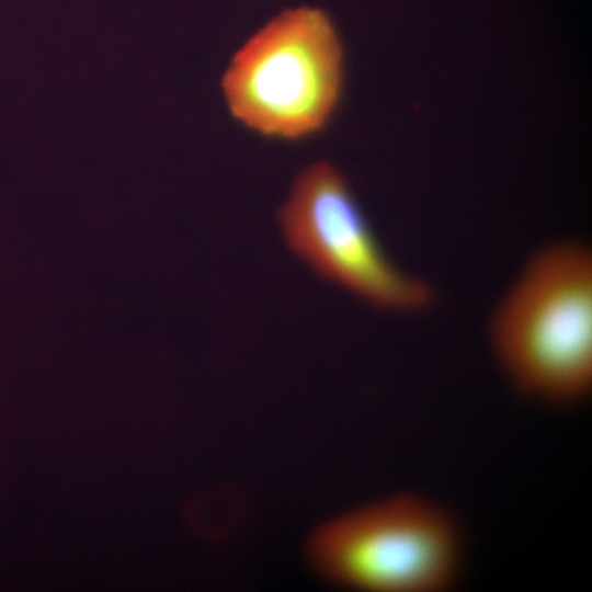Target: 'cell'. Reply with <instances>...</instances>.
Masks as SVG:
<instances>
[{
	"mask_svg": "<svg viewBox=\"0 0 592 592\" xmlns=\"http://www.w3.org/2000/svg\"><path fill=\"white\" fill-rule=\"evenodd\" d=\"M277 220L287 247L321 277L392 314L426 311L435 291L388 257L342 173L319 160L296 177Z\"/></svg>",
	"mask_w": 592,
	"mask_h": 592,
	"instance_id": "obj_4",
	"label": "cell"
},
{
	"mask_svg": "<svg viewBox=\"0 0 592 592\" xmlns=\"http://www.w3.org/2000/svg\"><path fill=\"white\" fill-rule=\"evenodd\" d=\"M463 553L454 516L413 492L394 493L316 526L305 557L325 581L363 592H443Z\"/></svg>",
	"mask_w": 592,
	"mask_h": 592,
	"instance_id": "obj_2",
	"label": "cell"
},
{
	"mask_svg": "<svg viewBox=\"0 0 592 592\" xmlns=\"http://www.w3.org/2000/svg\"><path fill=\"white\" fill-rule=\"evenodd\" d=\"M342 80L343 53L331 20L319 9L299 7L273 18L237 49L221 87L242 126L295 141L328 124Z\"/></svg>",
	"mask_w": 592,
	"mask_h": 592,
	"instance_id": "obj_3",
	"label": "cell"
},
{
	"mask_svg": "<svg viewBox=\"0 0 592 592\" xmlns=\"http://www.w3.org/2000/svg\"><path fill=\"white\" fill-rule=\"evenodd\" d=\"M494 358L523 395L577 403L592 389V252L565 240L537 250L490 321Z\"/></svg>",
	"mask_w": 592,
	"mask_h": 592,
	"instance_id": "obj_1",
	"label": "cell"
}]
</instances>
